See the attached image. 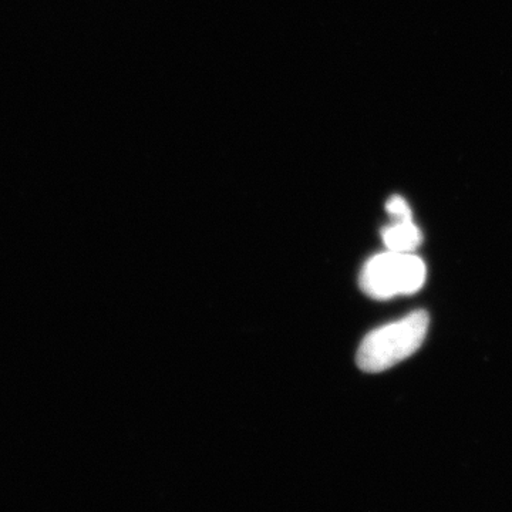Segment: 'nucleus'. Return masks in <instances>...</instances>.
<instances>
[{
  "label": "nucleus",
  "mask_w": 512,
  "mask_h": 512,
  "mask_svg": "<svg viewBox=\"0 0 512 512\" xmlns=\"http://www.w3.org/2000/svg\"><path fill=\"white\" fill-rule=\"evenodd\" d=\"M429 325V313L416 311L402 320L373 330L357 350V366L366 373H382L399 365L421 348Z\"/></svg>",
  "instance_id": "obj_1"
},
{
  "label": "nucleus",
  "mask_w": 512,
  "mask_h": 512,
  "mask_svg": "<svg viewBox=\"0 0 512 512\" xmlns=\"http://www.w3.org/2000/svg\"><path fill=\"white\" fill-rule=\"evenodd\" d=\"M427 269L423 259L406 252H383L373 256L363 266L359 285L362 291L377 301L394 296L413 295L423 288Z\"/></svg>",
  "instance_id": "obj_2"
},
{
  "label": "nucleus",
  "mask_w": 512,
  "mask_h": 512,
  "mask_svg": "<svg viewBox=\"0 0 512 512\" xmlns=\"http://www.w3.org/2000/svg\"><path fill=\"white\" fill-rule=\"evenodd\" d=\"M384 245L389 251L412 254L423 242V235L413 220L397 221L384 228L382 232Z\"/></svg>",
  "instance_id": "obj_3"
},
{
  "label": "nucleus",
  "mask_w": 512,
  "mask_h": 512,
  "mask_svg": "<svg viewBox=\"0 0 512 512\" xmlns=\"http://www.w3.org/2000/svg\"><path fill=\"white\" fill-rule=\"evenodd\" d=\"M386 210L390 215H393L397 221H410L413 220L412 210H410L409 204L403 200L402 197H392L387 202Z\"/></svg>",
  "instance_id": "obj_4"
}]
</instances>
